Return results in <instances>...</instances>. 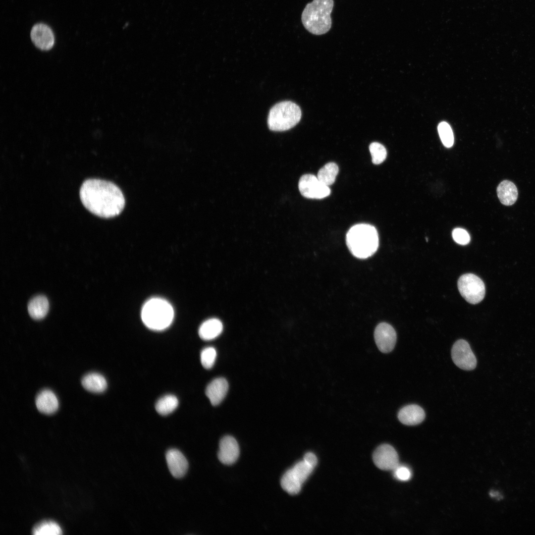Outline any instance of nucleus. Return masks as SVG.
I'll list each match as a JSON object with an SVG mask.
<instances>
[{
	"instance_id": "1",
	"label": "nucleus",
	"mask_w": 535,
	"mask_h": 535,
	"mask_svg": "<svg viewBox=\"0 0 535 535\" xmlns=\"http://www.w3.org/2000/svg\"><path fill=\"white\" fill-rule=\"evenodd\" d=\"M79 196L82 204L90 212L103 218L119 215L125 204L120 189L113 183L105 180H85L80 187Z\"/></svg>"
},
{
	"instance_id": "2",
	"label": "nucleus",
	"mask_w": 535,
	"mask_h": 535,
	"mask_svg": "<svg viewBox=\"0 0 535 535\" xmlns=\"http://www.w3.org/2000/svg\"><path fill=\"white\" fill-rule=\"evenodd\" d=\"M346 241L352 254L359 259L372 256L377 251L379 243L376 228L366 223L351 227L347 233Z\"/></svg>"
},
{
	"instance_id": "3",
	"label": "nucleus",
	"mask_w": 535,
	"mask_h": 535,
	"mask_svg": "<svg viewBox=\"0 0 535 535\" xmlns=\"http://www.w3.org/2000/svg\"><path fill=\"white\" fill-rule=\"evenodd\" d=\"M333 5V0H313L308 3L301 16L305 29L316 35L324 34L329 31L332 25L330 14Z\"/></svg>"
},
{
	"instance_id": "4",
	"label": "nucleus",
	"mask_w": 535,
	"mask_h": 535,
	"mask_svg": "<svg viewBox=\"0 0 535 535\" xmlns=\"http://www.w3.org/2000/svg\"><path fill=\"white\" fill-rule=\"evenodd\" d=\"M173 316L174 312L170 304L160 298H152L148 301L141 312L144 324L155 330L167 328L172 322Z\"/></svg>"
},
{
	"instance_id": "5",
	"label": "nucleus",
	"mask_w": 535,
	"mask_h": 535,
	"mask_svg": "<svg viewBox=\"0 0 535 535\" xmlns=\"http://www.w3.org/2000/svg\"><path fill=\"white\" fill-rule=\"evenodd\" d=\"M301 114L299 107L292 102L277 103L269 110L268 118V128L274 131L288 130L300 121Z\"/></svg>"
},
{
	"instance_id": "6",
	"label": "nucleus",
	"mask_w": 535,
	"mask_h": 535,
	"mask_svg": "<svg viewBox=\"0 0 535 535\" xmlns=\"http://www.w3.org/2000/svg\"><path fill=\"white\" fill-rule=\"evenodd\" d=\"M458 287L462 297L471 304L480 303L485 295L483 282L472 273H466L460 276L458 280Z\"/></svg>"
},
{
	"instance_id": "7",
	"label": "nucleus",
	"mask_w": 535,
	"mask_h": 535,
	"mask_svg": "<svg viewBox=\"0 0 535 535\" xmlns=\"http://www.w3.org/2000/svg\"><path fill=\"white\" fill-rule=\"evenodd\" d=\"M298 188L301 195L307 198L320 199L329 195L328 186L321 183L317 176L311 174H304L299 181Z\"/></svg>"
},
{
	"instance_id": "8",
	"label": "nucleus",
	"mask_w": 535,
	"mask_h": 535,
	"mask_svg": "<svg viewBox=\"0 0 535 535\" xmlns=\"http://www.w3.org/2000/svg\"><path fill=\"white\" fill-rule=\"evenodd\" d=\"M451 357L454 364L462 370L471 371L476 367V356L465 340L460 339L454 343L451 349Z\"/></svg>"
},
{
	"instance_id": "9",
	"label": "nucleus",
	"mask_w": 535,
	"mask_h": 535,
	"mask_svg": "<svg viewBox=\"0 0 535 535\" xmlns=\"http://www.w3.org/2000/svg\"><path fill=\"white\" fill-rule=\"evenodd\" d=\"M375 465L382 470H394L399 465L398 455L390 445L384 444L378 446L373 454Z\"/></svg>"
},
{
	"instance_id": "10",
	"label": "nucleus",
	"mask_w": 535,
	"mask_h": 535,
	"mask_svg": "<svg viewBox=\"0 0 535 535\" xmlns=\"http://www.w3.org/2000/svg\"><path fill=\"white\" fill-rule=\"evenodd\" d=\"M396 333L393 327L386 322H381L375 327L374 338L376 345L381 352L389 353L396 342Z\"/></svg>"
},
{
	"instance_id": "11",
	"label": "nucleus",
	"mask_w": 535,
	"mask_h": 535,
	"mask_svg": "<svg viewBox=\"0 0 535 535\" xmlns=\"http://www.w3.org/2000/svg\"><path fill=\"white\" fill-rule=\"evenodd\" d=\"M30 36L35 46L41 50H49L54 45V34L51 28L46 24L39 23L35 25L32 28Z\"/></svg>"
},
{
	"instance_id": "12",
	"label": "nucleus",
	"mask_w": 535,
	"mask_h": 535,
	"mask_svg": "<svg viewBox=\"0 0 535 535\" xmlns=\"http://www.w3.org/2000/svg\"><path fill=\"white\" fill-rule=\"evenodd\" d=\"M239 455V448L236 439L227 435L222 438L219 442L218 458L224 464L231 465L235 462Z\"/></svg>"
},
{
	"instance_id": "13",
	"label": "nucleus",
	"mask_w": 535,
	"mask_h": 535,
	"mask_svg": "<svg viewBox=\"0 0 535 535\" xmlns=\"http://www.w3.org/2000/svg\"><path fill=\"white\" fill-rule=\"evenodd\" d=\"M166 461L168 469L175 478H181L186 473L188 461L184 455L176 449H170L166 453Z\"/></svg>"
},
{
	"instance_id": "14",
	"label": "nucleus",
	"mask_w": 535,
	"mask_h": 535,
	"mask_svg": "<svg viewBox=\"0 0 535 535\" xmlns=\"http://www.w3.org/2000/svg\"><path fill=\"white\" fill-rule=\"evenodd\" d=\"M423 409L416 404L406 405L402 408L398 413L399 421L405 425L414 426L422 423L425 418Z\"/></svg>"
},
{
	"instance_id": "15",
	"label": "nucleus",
	"mask_w": 535,
	"mask_h": 535,
	"mask_svg": "<svg viewBox=\"0 0 535 535\" xmlns=\"http://www.w3.org/2000/svg\"><path fill=\"white\" fill-rule=\"evenodd\" d=\"M228 389L227 381L223 377L213 380L207 386L206 394L211 404L218 405L224 398Z\"/></svg>"
},
{
	"instance_id": "16",
	"label": "nucleus",
	"mask_w": 535,
	"mask_h": 535,
	"mask_svg": "<svg viewBox=\"0 0 535 535\" xmlns=\"http://www.w3.org/2000/svg\"><path fill=\"white\" fill-rule=\"evenodd\" d=\"M36 405L38 410L41 413L51 415L55 413L58 408V401L55 394L49 389L40 392L36 398Z\"/></svg>"
},
{
	"instance_id": "17",
	"label": "nucleus",
	"mask_w": 535,
	"mask_h": 535,
	"mask_svg": "<svg viewBox=\"0 0 535 535\" xmlns=\"http://www.w3.org/2000/svg\"><path fill=\"white\" fill-rule=\"evenodd\" d=\"M497 194L500 202L505 206H511L516 201L518 189L514 183L505 180L501 182L497 187Z\"/></svg>"
},
{
	"instance_id": "18",
	"label": "nucleus",
	"mask_w": 535,
	"mask_h": 535,
	"mask_svg": "<svg viewBox=\"0 0 535 535\" xmlns=\"http://www.w3.org/2000/svg\"><path fill=\"white\" fill-rule=\"evenodd\" d=\"M223 325L217 319L213 318L204 321L199 329L200 337L204 340H211L217 337L222 332Z\"/></svg>"
},
{
	"instance_id": "19",
	"label": "nucleus",
	"mask_w": 535,
	"mask_h": 535,
	"mask_svg": "<svg viewBox=\"0 0 535 535\" xmlns=\"http://www.w3.org/2000/svg\"><path fill=\"white\" fill-rule=\"evenodd\" d=\"M82 386L87 390L94 393H101L107 387L106 378L102 374L91 373L85 375L81 380Z\"/></svg>"
},
{
	"instance_id": "20",
	"label": "nucleus",
	"mask_w": 535,
	"mask_h": 535,
	"mask_svg": "<svg viewBox=\"0 0 535 535\" xmlns=\"http://www.w3.org/2000/svg\"><path fill=\"white\" fill-rule=\"evenodd\" d=\"M49 309V301L47 298L43 295L35 297L31 300L28 305L29 315L33 319L35 320H40L44 318L47 315Z\"/></svg>"
},
{
	"instance_id": "21",
	"label": "nucleus",
	"mask_w": 535,
	"mask_h": 535,
	"mask_svg": "<svg viewBox=\"0 0 535 535\" xmlns=\"http://www.w3.org/2000/svg\"><path fill=\"white\" fill-rule=\"evenodd\" d=\"M338 170L336 163L328 162L319 170L317 177L321 183L329 186L334 182Z\"/></svg>"
},
{
	"instance_id": "22",
	"label": "nucleus",
	"mask_w": 535,
	"mask_h": 535,
	"mask_svg": "<svg viewBox=\"0 0 535 535\" xmlns=\"http://www.w3.org/2000/svg\"><path fill=\"white\" fill-rule=\"evenodd\" d=\"M178 400L173 395H166L160 398L156 403L157 412L161 415H166L172 412L177 407Z\"/></svg>"
},
{
	"instance_id": "23",
	"label": "nucleus",
	"mask_w": 535,
	"mask_h": 535,
	"mask_svg": "<svg viewBox=\"0 0 535 535\" xmlns=\"http://www.w3.org/2000/svg\"><path fill=\"white\" fill-rule=\"evenodd\" d=\"M302 483L294 476L290 469L287 471L281 480L282 488L289 494L295 495L301 490Z\"/></svg>"
},
{
	"instance_id": "24",
	"label": "nucleus",
	"mask_w": 535,
	"mask_h": 535,
	"mask_svg": "<svg viewBox=\"0 0 535 535\" xmlns=\"http://www.w3.org/2000/svg\"><path fill=\"white\" fill-rule=\"evenodd\" d=\"M34 535H61L62 530L56 522L53 521H44L36 524L32 530Z\"/></svg>"
},
{
	"instance_id": "25",
	"label": "nucleus",
	"mask_w": 535,
	"mask_h": 535,
	"mask_svg": "<svg viewBox=\"0 0 535 535\" xmlns=\"http://www.w3.org/2000/svg\"><path fill=\"white\" fill-rule=\"evenodd\" d=\"M314 467L303 460L290 469L296 478L303 484L314 470Z\"/></svg>"
},
{
	"instance_id": "26",
	"label": "nucleus",
	"mask_w": 535,
	"mask_h": 535,
	"mask_svg": "<svg viewBox=\"0 0 535 535\" xmlns=\"http://www.w3.org/2000/svg\"><path fill=\"white\" fill-rule=\"evenodd\" d=\"M438 132L442 143L447 148H450L454 143V136L450 125L445 121L438 125Z\"/></svg>"
},
{
	"instance_id": "27",
	"label": "nucleus",
	"mask_w": 535,
	"mask_h": 535,
	"mask_svg": "<svg viewBox=\"0 0 535 535\" xmlns=\"http://www.w3.org/2000/svg\"><path fill=\"white\" fill-rule=\"evenodd\" d=\"M369 150L373 163L379 164L385 160L387 152L382 144L378 142L372 143L369 146Z\"/></svg>"
},
{
	"instance_id": "28",
	"label": "nucleus",
	"mask_w": 535,
	"mask_h": 535,
	"mask_svg": "<svg viewBox=\"0 0 535 535\" xmlns=\"http://www.w3.org/2000/svg\"><path fill=\"white\" fill-rule=\"evenodd\" d=\"M216 357V351L213 347L205 348L201 352V362L203 367L206 369H211L215 362Z\"/></svg>"
},
{
	"instance_id": "29",
	"label": "nucleus",
	"mask_w": 535,
	"mask_h": 535,
	"mask_svg": "<svg viewBox=\"0 0 535 535\" xmlns=\"http://www.w3.org/2000/svg\"><path fill=\"white\" fill-rule=\"evenodd\" d=\"M452 237L456 243L462 245L468 244L470 241V236L468 232L461 228H456L453 230Z\"/></svg>"
},
{
	"instance_id": "30",
	"label": "nucleus",
	"mask_w": 535,
	"mask_h": 535,
	"mask_svg": "<svg viewBox=\"0 0 535 535\" xmlns=\"http://www.w3.org/2000/svg\"><path fill=\"white\" fill-rule=\"evenodd\" d=\"M393 471L395 477L399 480L408 481L411 477L410 470L405 466L399 465Z\"/></svg>"
},
{
	"instance_id": "31",
	"label": "nucleus",
	"mask_w": 535,
	"mask_h": 535,
	"mask_svg": "<svg viewBox=\"0 0 535 535\" xmlns=\"http://www.w3.org/2000/svg\"><path fill=\"white\" fill-rule=\"evenodd\" d=\"M303 460L314 468L315 467L318 462L317 457L312 452L307 453L304 456Z\"/></svg>"
}]
</instances>
